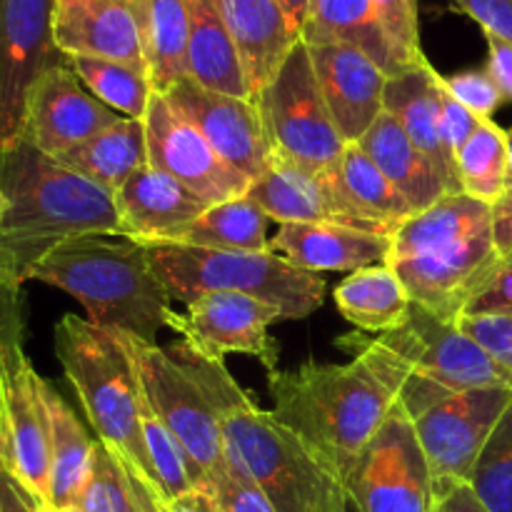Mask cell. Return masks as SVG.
Wrapping results in <instances>:
<instances>
[{"label": "cell", "mask_w": 512, "mask_h": 512, "mask_svg": "<svg viewBox=\"0 0 512 512\" xmlns=\"http://www.w3.org/2000/svg\"><path fill=\"white\" fill-rule=\"evenodd\" d=\"M168 350L210 400L225 445L238 453L275 512H348L345 480L278 423L270 410L255 403L233 378L225 358H215L185 340L168 345Z\"/></svg>", "instance_id": "cell-1"}, {"label": "cell", "mask_w": 512, "mask_h": 512, "mask_svg": "<svg viewBox=\"0 0 512 512\" xmlns=\"http://www.w3.org/2000/svg\"><path fill=\"white\" fill-rule=\"evenodd\" d=\"M0 278L23 285L68 240L120 233L113 193L88 183L20 140L0 153ZM123 235V233H120Z\"/></svg>", "instance_id": "cell-2"}, {"label": "cell", "mask_w": 512, "mask_h": 512, "mask_svg": "<svg viewBox=\"0 0 512 512\" xmlns=\"http://www.w3.org/2000/svg\"><path fill=\"white\" fill-rule=\"evenodd\" d=\"M500 260L493 205L453 193L398 225L385 265L415 305L458 323Z\"/></svg>", "instance_id": "cell-3"}, {"label": "cell", "mask_w": 512, "mask_h": 512, "mask_svg": "<svg viewBox=\"0 0 512 512\" xmlns=\"http://www.w3.org/2000/svg\"><path fill=\"white\" fill-rule=\"evenodd\" d=\"M340 348L360 358L410 420L475 388H510L512 378L460 330L413 303L408 320L388 333H348Z\"/></svg>", "instance_id": "cell-4"}, {"label": "cell", "mask_w": 512, "mask_h": 512, "mask_svg": "<svg viewBox=\"0 0 512 512\" xmlns=\"http://www.w3.org/2000/svg\"><path fill=\"white\" fill-rule=\"evenodd\" d=\"M278 423L298 435L348 485L360 455L393 413V395L360 358L350 363L308 360L268 373Z\"/></svg>", "instance_id": "cell-5"}, {"label": "cell", "mask_w": 512, "mask_h": 512, "mask_svg": "<svg viewBox=\"0 0 512 512\" xmlns=\"http://www.w3.org/2000/svg\"><path fill=\"white\" fill-rule=\"evenodd\" d=\"M78 300L88 320L108 333L155 343L175 318L173 300L150 265L145 245L120 233H90L68 240L30 273Z\"/></svg>", "instance_id": "cell-6"}, {"label": "cell", "mask_w": 512, "mask_h": 512, "mask_svg": "<svg viewBox=\"0 0 512 512\" xmlns=\"http://www.w3.org/2000/svg\"><path fill=\"white\" fill-rule=\"evenodd\" d=\"M55 358L78 393L98 443L133 480L153 512H160L163 495L145 448L138 380L120 340L90 320L63 315L55 325Z\"/></svg>", "instance_id": "cell-7"}, {"label": "cell", "mask_w": 512, "mask_h": 512, "mask_svg": "<svg viewBox=\"0 0 512 512\" xmlns=\"http://www.w3.org/2000/svg\"><path fill=\"white\" fill-rule=\"evenodd\" d=\"M170 300L190 305L210 293L253 295L278 305L283 320H303L325 300V280L273 250H215L185 243H143Z\"/></svg>", "instance_id": "cell-8"}, {"label": "cell", "mask_w": 512, "mask_h": 512, "mask_svg": "<svg viewBox=\"0 0 512 512\" xmlns=\"http://www.w3.org/2000/svg\"><path fill=\"white\" fill-rule=\"evenodd\" d=\"M113 335L128 353L135 380L148 403L188 453L200 488L215 490V480L225 470V438L210 400L168 348L128 333Z\"/></svg>", "instance_id": "cell-9"}, {"label": "cell", "mask_w": 512, "mask_h": 512, "mask_svg": "<svg viewBox=\"0 0 512 512\" xmlns=\"http://www.w3.org/2000/svg\"><path fill=\"white\" fill-rule=\"evenodd\" d=\"M275 158L308 173L335 168L345 140L325 105L308 45L300 40L278 73L255 95Z\"/></svg>", "instance_id": "cell-10"}, {"label": "cell", "mask_w": 512, "mask_h": 512, "mask_svg": "<svg viewBox=\"0 0 512 512\" xmlns=\"http://www.w3.org/2000/svg\"><path fill=\"white\" fill-rule=\"evenodd\" d=\"M0 468L48 503L50 418L45 380L30 363L23 338L0 340Z\"/></svg>", "instance_id": "cell-11"}, {"label": "cell", "mask_w": 512, "mask_h": 512, "mask_svg": "<svg viewBox=\"0 0 512 512\" xmlns=\"http://www.w3.org/2000/svg\"><path fill=\"white\" fill-rule=\"evenodd\" d=\"M348 495L360 512H435L433 475L413 420L400 405L360 455Z\"/></svg>", "instance_id": "cell-12"}, {"label": "cell", "mask_w": 512, "mask_h": 512, "mask_svg": "<svg viewBox=\"0 0 512 512\" xmlns=\"http://www.w3.org/2000/svg\"><path fill=\"white\" fill-rule=\"evenodd\" d=\"M510 403V388H475L443 400L413 420L433 475L435 498L468 485L480 450Z\"/></svg>", "instance_id": "cell-13"}, {"label": "cell", "mask_w": 512, "mask_h": 512, "mask_svg": "<svg viewBox=\"0 0 512 512\" xmlns=\"http://www.w3.org/2000/svg\"><path fill=\"white\" fill-rule=\"evenodd\" d=\"M60 60L53 0H0V153L20 143L30 90Z\"/></svg>", "instance_id": "cell-14"}, {"label": "cell", "mask_w": 512, "mask_h": 512, "mask_svg": "<svg viewBox=\"0 0 512 512\" xmlns=\"http://www.w3.org/2000/svg\"><path fill=\"white\" fill-rule=\"evenodd\" d=\"M143 125L148 140V165L183 183L200 200L218 205L248 195L253 180L230 168L163 93H153Z\"/></svg>", "instance_id": "cell-15"}, {"label": "cell", "mask_w": 512, "mask_h": 512, "mask_svg": "<svg viewBox=\"0 0 512 512\" xmlns=\"http://www.w3.org/2000/svg\"><path fill=\"white\" fill-rule=\"evenodd\" d=\"M118 120L120 113L100 103L65 58L35 80L20 140L58 160Z\"/></svg>", "instance_id": "cell-16"}, {"label": "cell", "mask_w": 512, "mask_h": 512, "mask_svg": "<svg viewBox=\"0 0 512 512\" xmlns=\"http://www.w3.org/2000/svg\"><path fill=\"white\" fill-rule=\"evenodd\" d=\"M278 320H283L278 305L253 295L210 293L185 305V315L175 313L170 330L215 358L245 353L258 358L268 373H275L280 348L268 328Z\"/></svg>", "instance_id": "cell-17"}, {"label": "cell", "mask_w": 512, "mask_h": 512, "mask_svg": "<svg viewBox=\"0 0 512 512\" xmlns=\"http://www.w3.org/2000/svg\"><path fill=\"white\" fill-rule=\"evenodd\" d=\"M165 98L200 130L210 148L245 178H260L273 165L275 150L255 100L215 93L190 78L175 83Z\"/></svg>", "instance_id": "cell-18"}, {"label": "cell", "mask_w": 512, "mask_h": 512, "mask_svg": "<svg viewBox=\"0 0 512 512\" xmlns=\"http://www.w3.org/2000/svg\"><path fill=\"white\" fill-rule=\"evenodd\" d=\"M248 198L255 200L278 225L285 223H330L368 233L393 235V230L365 215L350 200L338 165L325 173H308L275 158L260 178L250 183Z\"/></svg>", "instance_id": "cell-19"}, {"label": "cell", "mask_w": 512, "mask_h": 512, "mask_svg": "<svg viewBox=\"0 0 512 512\" xmlns=\"http://www.w3.org/2000/svg\"><path fill=\"white\" fill-rule=\"evenodd\" d=\"M308 50L340 138L345 143H358L383 113V95L390 75L350 45L315 43L308 45Z\"/></svg>", "instance_id": "cell-20"}, {"label": "cell", "mask_w": 512, "mask_h": 512, "mask_svg": "<svg viewBox=\"0 0 512 512\" xmlns=\"http://www.w3.org/2000/svg\"><path fill=\"white\" fill-rule=\"evenodd\" d=\"M53 43L65 58H100L145 70L128 0H53Z\"/></svg>", "instance_id": "cell-21"}, {"label": "cell", "mask_w": 512, "mask_h": 512, "mask_svg": "<svg viewBox=\"0 0 512 512\" xmlns=\"http://www.w3.org/2000/svg\"><path fill=\"white\" fill-rule=\"evenodd\" d=\"M120 233L140 243H178L210 208L183 183L153 165L135 170L113 193Z\"/></svg>", "instance_id": "cell-22"}, {"label": "cell", "mask_w": 512, "mask_h": 512, "mask_svg": "<svg viewBox=\"0 0 512 512\" xmlns=\"http://www.w3.org/2000/svg\"><path fill=\"white\" fill-rule=\"evenodd\" d=\"M443 75L425 60L418 68L390 75L383 95V110L393 115L408 138L425 153L438 170L448 193H460L458 163L450 150L443 128V105H440Z\"/></svg>", "instance_id": "cell-23"}, {"label": "cell", "mask_w": 512, "mask_h": 512, "mask_svg": "<svg viewBox=\"0 0 512 512\" xmlns=\"http://www.w3.org/2000/svg\"><path fill=\"white\" fill-rule=\"evenodd\" d=\"M390 243L393 235L368 233L345 225L285 223L280 225L275 238H270V250L308 273H325V270L355 273L370 265H385Z\"/></svg>", "instance_id": "cell-24"}, {"label": "cell", "mask_w": 512, "mask_h": 512, "mask_svg": "<svg viewBox=\"0 0 512 512\" xmlns=\"http://www.w3.org/2000/svg\"><path fill=\"white\" fill-rule=\"evenodd\" d=\"M213 3L238 45L255 100V95L285 63L290 50L300 43L298 30L293 28L278 0H213Z\"/></svg>", "instance_id": "cell-25"}, {"label": "cell", "mask_w": 512, "mask_h": 512, "mask_svg": "<svg viewBox=\"0 0 512 512\" xmlns=\"http://www.w3.org/2000/svg\"><path fill=\"white\" fill-rule=\"evenodd\" d=\"M188 3V78L215 93L253 100L238 45L213 0Z\"/></svg>", "instance_id": "cell-26"}, {"label": "cell", "mask_w": 512, "mask_h": 512, "mask_svg": "<svg viewBox=\"0 0 512 512\" xmlns=\"http://www.w3.org/2000/svg\"><path fill=\"white\" fill-rule=\"evenodd\" d=\"M358 145L383 170L385 178L408 198L415 213L430 208L438 200H443L445 195H450L433 163L408 138V133L400 128L398 120L385 113V110L370 125L368 133L358 140Z\"/></svg>", "instance_id": "cell-27"}, {"label": "cell", "mask_w": 512, "mask_h": 512, "mask_svg": "<svg viewBox=\"0 0 512 512\" xmlns=\"http://www.w3.org/2000/svg\"><path fill=\"white\" fill-rule=\"evenodd\" d=\"M143 45L145 70L155 93H168L188 78V3L128 0Z\"/></svg>", "instance_id": "cell-28"}, {"label": "cell", "mask_w": 512, "mask_h": 512, "mask_svg": "<svg viewBox=\"0 0 512 512\" xmlns=\"http://www.w3.org/2000/svg\"><path fill=\"white\" fill-rule=\"evenodd\" d=\"M300 40L308 45H350L375 60L388 75L403 73V65L398 63L383 28H380L373 0H313L308 20L300 30Z\"/></svg>", "instance_id": "cell-29"}, {"label": "cell", "mask_w": 512, "mask_h": 512, "mask_svg": "<svg viewBox=\"0 0 512 512\" xmlns=\"http://www.w3.org/2000/svg\"><path fill=\"white\" fill-rule=\"evenodd\" d=\"M63 168L73 170L88 183L115 193L135 170L148 165V140L143 120L120 118L110 128L100 130L83 145L58 158Z\"/></svg>", "instance_id": "cell-30"}, {"label": "cell", "mask_w": 512, "mask_h": 512, "mask_svg": "<svg viewBox=\"0 0 512 512\" xmlns=\"http://www.w3.org/2000/svg\"><path fill=\"white\" fill-rule=\"evenodd\" d=\"M50 418V510L75 508L88 483L95 440L85 433L70 405L45 383Z\"/></svg>", "instance_id": "cell-31"}, {"label": "cell", "mask_w": 512, "mask_h": 512, "mask_svg": "<svg viewBox=\"0 0 512 512\" xmlns=\"http://www.w3.org/2000/svg\"><path fill=\"white\" fill-rule=\"evenodd\" d=\"M340 315L360 333H388L408 320L413 300L388 265L355 270L333 293Z\"/></svg>", "instance_id": "cell-32"}, {"label": "cell", "mask_w": 512, "mask_h": 512, "mask_svg": "<svg viewBox=\"0 0 512 512\" xmlns=\"http://www.w3.org/2000/svg\"><path fill=\"white\" fill-rule=\"evenodd\" d=\"M270 218L248 195L210 205L178 243L215 250H270Z\"/></svg>", "instance_id": "cell-33"}, {"label": "cell", "mask_w": 512, "mask_h": 512, "mask_svg": "<svg viewBox=\"0 0 512 512\" xmlns=\"http://www.w3.org/2000/svg\"><path fill=\"white\" fill-rule=\"evenodd\" d=\"M455 163H458L460 193L495 205L500 195L508 190V130H503L493 120H483L468 143L458 150Z\"/></svg>", "instance_id": "cell-34"}, {"label": "cell", "mask_w": 512, "mask_h": 512, "mask_svg": "<svg viewBox=\"0 0 512 512\" xmlns=\"http://www.w3.org/2000/svg\"><path fill=\"white\" fill-rule=\"evenodd\" d=\"M338 175L348 190L350 200L378 220L380 225L390 228L395 233L400 223L415 213L413 205L408 203L403 193L385 178L383 170L365 155V150L358 143L345 145L343 155L338 160Z\"/></svg>", "instance_id": "cell-35"}, {"label": "cell", "mask_w": 512, "mask_h": 512, "mask_svg": "<svg viewBox=\"0 0 512 512\" xmlns=\"http://www.w3.org/2000/svg\"><path fill=\"white\" fill-rule=\"evenodd\" d=\"M68 63L100 103L125 118H145V110L155 93L145 70L100 58H68Z\"/></svg>", "instance_id": "cell-36"}, {"label": "cell", "mask_w": 512, "mask_h": 512, "mask_svg": "<svg viewBox=\"0 0 512 512\" xmlns=\"http://www.w3.org/2000/svg\"><path fill=\"white\" fill-rule=\"evenodd\" d=\"M468 485L488 512H512V403L480 450Z\"/></svg>", "instance_id": "cell-37"}, {"label": "cell", "mask_w": 512, "mask_h": 512, "mask_svg": "<svg viewBox=\"0 0 512 512\" xmlns=\"http://www.w3.org/2000/svg\"><path fill=\"white\" fill-rule=\"evenodd\" d=\"M80 512H153L133 480L125 475V470L115 463L113 455L95 440L93 465H90L88 483L80 493Z\"/></svg>", "instance_id": "cell-38"}, {"label": "cell", "mask_w": 512, "mask_h": 512, "mask_svg": "<svg viewBox=\"0 0 512 512\" xmlns=\"http://www.w3.org/2000/svg\"><path fill=\"white\" fill-rule=\"evenodd\" d=\"M373 8L403 70L423 65L428 58L420 43L418 0H373Z\"/></svg>", "instance_id": "cell-39"}, {"label": "cell", "mask_w": 512, "mask_h": 512, "mask_svg": "<svg viewBox=\"0 0 512 512\" xmlns=\"http://www.w3.org/2000/svg\"><path fill=\"white\" fill-rule=\"evenodd\" d=\"M215 495L223 512H275L243 460L228 445H225V470L215 480Z\"/></svg>", "instance_id": "cell-40"}, {"label": "cell", "mask_w": 512, "mask_h": 512, "mask_svg": "<svg viewBox=\"0 0 512 512\" xmlns=\"http://www.w3.org/2000/svg\"><path fill=\"white\" fill-rule=\"evenodd\" d=\"M445 88L450 90L458 103H463L465 108L473 115H478L480 120H493L495 110L503 105V93L495 85V80L490 78L488 70H463V73H453L445 78Z\"/></svg>", "instance_id": "cell-41"}, {"label": "cell", "mask_w": 512, "mask_h": 512, "mask_svg": "<svg viewBox=\"0 0 512 512\" xmlns=\"http://www.w3.org/2000/svg\"><path fill=\"white\" fill-rule=\"evenodd\" d=\"M458 325L512 378V315H463Z\"/></svg>", "instance_id": "cell-42"}, {"label": "cell", "mask_w": 512, "mask_h": 512, "mask_svg": "<svg viewBox=\"0 0 512 512\" xmlns=\"http://www.w3.org/2000/svg\"><path fill=\"white\" fill-rule=\"evenodd\" d=\"M463 315H512V255L500 260Z\"/></svg>", "instance_id": "cell-43"}, {"label": "cell", "mask_w": 512, "mask_h": 512, "mask_svg": "<svg viewBox=\"0 0 512 512\" xmlns=\"http://www.w3.org/2000/svg\"><path fill=\"white\" fill-rule=\"evenodd\" d=\"M458 10L475 20L485 35L512 45V0H453Z\"/></svg>", "instance_id": "cell-44"}, {"label": "cell", "mask_w": 512, "mask_h": 512, "mask_svg": "<svg viewBox=\"0 0 512 512\" xmlns=\"http://www.w3.org/2000/svg\"><path fill=\"white\" fill-rule=\"evenodd\" d=\"M440 105H443L445 138H448L450 150L458 155V150L468 143L470 135L478 130V125L483 123V120H480L478 115L470 113L463 103H458V100L450 95V90L445 88V75H443V83H440Z\"/></svg>", "instance_id": "cell-45"}, {"label": "cell", "mask_w": 512, "mask_h": 512, "mask_svg": "<svg viewBox=\"0 0 512 512\" xmlns=\"http://www.w3.org/2000/svg\"><path fill=\"white\" fill-rule=\"evenodd\" d=\"M23 285L0 278V340L25 338Z\"/></svg>", "instance_id": "cell-46"}, {"label": "cell", "mask_w": 512, "mask_h": 512, "mask_svg": "<svg viewBox=\"0 0 512 512\" xmlns=\"http://www.w3.org/2000/svg\"><path fill=\"white\" fill-rule=\"evenodd\" d=\"M0 512H53L45 500L30 493L0 468Z\"/></svg>", "instance_id": "cell-47"}, {"label": "cell", "mask_w": 512, "mask_h": 512, "mask_svg": "<svg viewBox=\"0 0 512 512\" xmlns=\"http://www.w3.org/2000/svg\"><path fill=\"white\" fill-rule=\"evenodd\" d=\"M485 38H488V65H485V70L495 80L503 98L512 100V45L495 38V35H485Z\"/></svg>", "instance_id": "cell-48"}, {"label": "cell", "mask_w": 512, "mask_h": 512, "mask_svg": "<svg viewBox=\"0 0 512 512\" xmlns=\"http://www.w3.org/2000/svg\"><path fill=\"white\" fill-rule=\"evenodd\" d=\"M493 235L500 258L512 255V185L493 205Z\"/></svg>", "instance_id": "cell-49"}, {"label": "cell", "mask_w": 512, "mask_h": 512, "mask_svg": "<svg viewBox=\"0 0 512 512\" xmlns=\"http://www.w3.org/2000/svg\"><path fill=\"white\" fill-rule=\"evenodd\" d=\"M160 512H223V508H220L215 490L193 488L180 498L165 503Z\"/></svg>", "instance_id": "cell-50"}, {"label": "cell", "mask_w": 512, "mask_h": 512, "mask_svg": "<svg viewBox=\"0 0 512 512\" xmlns=\"http://www.w3.org/2000/svg\"><path fill=\"white\" fill-rule=\"evenodd\" d=\"M435 512H488L483 508L470 485H458L440 498H435Z\"/></svg>", "instance_id": "cell-51"}, {"label": "cell", "mask_w": 512, "mask_h": 512, "mask_svg": "<svg viewBox=\"0 0 512 512\" xmlns=\"http://www.w3.org/2000/svg\"><path fill=\"white\" fill-rule=\"evenodd\" d=\"M280 5H283L285 15H288V20L293 23V28L303 30L305 20H308V13H310V5H313V0H278Z\"/></svg>", "instance_id": "cell-52"}, {"label": "cell", "mask_w": 512, "mask_h": 512, "mask_svg": "<svg viewBox=\"0 0 512 512\" xmlns=\"http://www.w3.org/2000/svg\"><path fill=\"white\" fill-rule=\"evenodd\" d=\"M508 145H510V173H508V185H512V128L508 130Z\"/></svg>", "instance_id": "cell-53"}, {"label": "cell", "mask_w": 512, "mask_h": 512, "mask_svg": "<svg viewBox=\"0 0 512 512\" xmlns=\"http://www.w3.org/2000/svg\"><path fill=\"white\" fill-rule=\"evenodd\" d=\"M5 208V195H3V188H0V213H3Z\"/></svg>", "instance_id": "cell-54"}, {"label": "cell", "mask_w": 512, "mask_h": 512, "mask_svg": "<svg viewBox=\"0 0 512 512\" xmlns=\"http://www.w3.org/2000/svg\"><path fill=\"white\" fill-rule=\"evenodd\" d=\"M53 512H80L78 508H65V510H53Z\"/></svg>", "instance_id": "cell-55"}, {"label": "cell", "mask_w": 512, "mask_h": 512, "mask_svg": "<svg viewBox=\"0 0 512 512\" xmlns=\"http://www.w3.org/2000/svg\"><path fill=\"white\" fill-rule=\"evenodd\" d=\"M348 512H360L358 508H355V503H353V500H350V508H348Z\"/></svg>", "instance_id": "cell-56"}]
</instances>
